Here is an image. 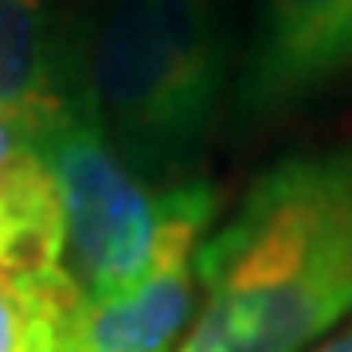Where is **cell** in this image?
<instances>
[{
  "label": "cell",
  "instance_id": "obj_8",
  "mask_svg": "<svg viewBox=\"0 0 352 352\" xmlns=\"http://www.w3.org/2000/svg\"><path fill=\"white\" fill-rule=\"evenodd\" d=\"M309 352H352V321H344V325H340L337 333H329L325 340H317Z\"/></svg>",
  "mask_w": 352,
  "mask_h": 352
},
{
  "label": "cell",
  "instance_id": "obj_3",
  "mask_svg": "<svg viewBox=\"0 0 352 352\" xmlns=\"http://www.w3.org/2000/svg\"><path fill=\"white\" fill-rule=\"evenodd\" d=\"M59 208V278L71 302L90 305L138 286L164 258L200 251L215 227L204 180L149 188L98 122L71 106L32 129Z\"/></svg>",
  "mask_w": 352,
  "mask_h": 352
},
{
  "label": "cell",
  "instance_id": "obj_4",
  "mask_svg": "<svg viewBox=\"0 0 352 352\" xmlns=\"http://www.w3.org/2000/svg\"><path fill=\"white\" fill-rule=\"evenodd\" d=\"M352 78V0H254L235 110L247 122L294 113Z\"/></svg>",
  "mask_w": 352,
  "mask_h": 352
},
{
  "label": "cell",
  "instance_id": "obj_6",
  "mask_svg": "<svg viewBox=\"0 0 352 352\" xmlns=\"http://www.w3.org/2000/svg\"><path fill=\"white\" fill-rule=\"evenodd\" d=\"M63 106L51 78L39 0H0V110L36 129Z\"/></svg>",
  "mask_w": 352,
  "mask_h": 352
},
{
  "label": "cell",
  "instance_id": "obj_5",
  "mask_svg": "<svg viewBox=\"0 0 352 352\" xmlns=\"http://www.w3.org/2000/svg\"><path fill=\"white\" fill-rule=\"evenodd\" d=\"M0 266L59 278V208L36 133L0 110ZM67 289V286H63Z\"/></svg>",
  "mask_w": 352,
  "mask_h": 352
},
{
  "label": "cell",
  "instance_id": "obj_1",
  "mask_svg": "<svg viewBox=\"0 0 352 352\" xmlns=\"http://www.w3.org/2000/svg\"><path fill=\"white\" fill-rule=\"evenodd\" d=\"M196 278L176 352H309L352 321V141L266 168L204 239Z\"/></svg>",
  "mask_w": 352,
  "mask_h": 352
},
{
  "label": "cell",
  "instance_id": "obj_7",
  "mask_svg": "<svg viewBox=\"0 0 352 352\" xmlns=\"http://www.w3.org/2000/svg\"><path fill=\"white\" fill-rule=\"evenodd\" d=\"M71 314L59 282L0 266V352H55Z\"/></svg>",
  "mask_w": 352,
  "mask_h": 352
},
{
  "label": "cell",
  "instance_id": "obj_2",
  "mask_svg": "<svg viewBox=\"0 0 352 352\" xmlns=\"http://www.w3.org/2000/svg\"><path fill=\"white\" fill-rule=\"evenodd\" d=\"M90 118L141 176L184 173L227 94L215 0H110L87 59Z\"/></svg>",
  "mask_w": 352,
  "mask_h": 352
}]
</instances>
